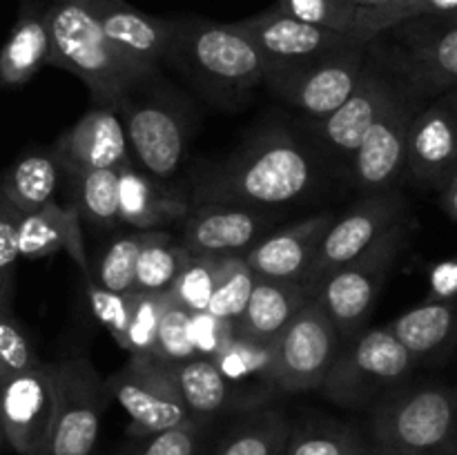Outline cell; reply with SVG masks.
<instances>
[{
  "instance_id": "f5cc1de1",
  "label": "cell",
  "mask_w": 457,
  "mask_h": 455,
  "mask_svg": "<svg viewBox=\"0 0 457 455\" xmlns=\"http://www.w3.org/2000/svg\"><path fill=\"white\" fill-rule=\"evenodd\" d=\"M4 442V431H3V418H0V446H3Z\"/></svg>"
},
{
  "instance_id": "d590c367",
  "label": "cell",
  "mask_w": 457,
  "mask_h": 455,
  "mask_svg": "<svg viewBox=\"0 0 457 455\" xmlns=\"http://www.w3.org/2000/svg\"><path fill=\"white\" fill-rule=\"evenodd\" d=\"M150 232L152 230H132L128 235L114 236L101 252L92 270L96 284L112 290V293H129V290H134L138 254H141Z\"/></svg>"
},
{
  "instance_id": "8fae6325",
  "label": "cell",
  "mask_w": 457,
  "mask_h": 455,
  "mask_svg": "<svg viewBox=\"0 0 457 455\" xmlns=\"http://www.w3.org/2000/svg\"><path fill=\"white\" fill-rule=\"evenodd\" d=\"M112 400L129 415L132 440L179 426L192 418L183 404L165 361L152 355H129V360L105 379Z\"/></svg>"
},
{
  "instance_id": "c3c4849f",
  "label": "cell",
  "mask_w": 457,
  "mask_h": 455,
  "mask_svg": "<svg viewBox=\"0 0 457 455\" xmlns=\"http://www.w3.org/2000/svg\"><path fill=\"white\" fill-rule=\"evenodd\" d=\"M442 205H445L446 214L457 223V174L442 187Z\"/></svg>"
},
{
  "instance_id": "f35d334b",
  "label": "cell",
  "mask_w": 457,
  "mask_h": 455,
  "mask_svg": "<svg viewBox=\"0 0 457 455\" xmlns=\"http://www.w3.org/2000/svg\"><path fill=\"white\" fill-rule=\"evenodd\" d=\"M272 7L308 25L355 36L360 9L348 0H275Z\"/></svg>"
},
{
  "instance_id": "4fadbf2b",
  "label": "cell",
  "mask_w": 457,
  "mask_h": 455,
  "mask_svg": "<svg viewBox=\"0 0 457 455\" xmlns=\"http://www.w3.org/2000/svg\"><path fill=\"white\" fill-rule=\"evenodd\" d=\"M418 112L420 96L400 80L391 101L366 129L355 154L351 156L353 178L364 194L393 190L404 177L406 141Z\"/></svg>"
},
{
  "instance_id": "11a10c76",
  "label": "cell",
  "mask_w": 457,
  "mask_h": 455,
  "mask_svg": "<svg viewBox=\"0 0 457 455\" xmlns=\"http://www.w3.org/2000/svg\"><path fill=\"white\" fill-rule=\"evenodd\" d=\"M455 391H457V388H455Z\"/></svg>"
},
{
  "instance_id": "277c9868",
  "label": "cell",
  "mask_w": 457,
  "mask_h": 455,
  "mask_svg": "<svg viewBox=\"0 0 457 455\" xmlns=\"http://www.w3.org/2000/svg\"><path fill=\"white\" fill-rule=\"evenodd\" d=\"M170 62L186 67L221 96L235 98L266 85L268 61L237 22L172 18Z\"/></svg>"
},
{
  "instance_id": "2e32d148",
  "label": "cell",
  "mask_w": 457,
  "mask_h": 455,
  "mask_svg": "<svg viewBox=\"0 0 457 455\" xmlns=\"http://www.w3.org/2000/svg\"><path fill=\"white\" fill-rule=\"evenodd\" d=\"M237 25L253 38L259 52L266 56L268 71L315 61V58L333 54L360 40L357 36L337 34V31L308 25V22L297 21L275 7L244 18V21H237Z\"/></svg>"
},
{
  "instance_id": "7402d4cb",
  "label": "cell",
  "mask_w": 457,
  "mask_h": 455,
  "mask_svg": "<svg viewBox=\"0 0 457 455\" xmlns=\"http://www.w3.org/2000/svg\"><path fill=\"white\" fill-rule=\"evenodd\" d=\"M333 219L335 214L330 212L312 214L295 226L268 232L244 254V261L257 277L306 281L321 236L328 230Z\"/></svg>"
},
{
  "instance_id": "d6a6232c",
  "label": "cell",
  "mask_w": 457,
  "mask_h": 455,
  "mask_svg": "<svg viewBox=\"0 0 457 455\" xmlns=\"http://www.w3.org/2000/svg\"><path fill=\"white\" fill-rule=\"evenodd\" d=\"M192 254L187 252L181 239H174L168 230H152L138 254L134 290L141 293H168L170 285L186 268Z\"/></svg>"
},
{
  "instance_id": "d6986e66",
  "label": "cell",
  "mask_w": 457,
  "mask_h": 455,
  "mask_svg": "<svg viewBox=\"0 0 457 455\" xmlns=\"http://www.w3.org/2000/svg\"><path fill=\"white\" fill-rule=\"evenodd\" d=\"M270 226L272 219L263 210L196 203L181 219V244L190 254H245Z\"/></svg>"
},
{
  "instance_id": "f6af8a7d",
  "label": "cell",
  "mask_w": 457,
  "mask_h": 455,
  "mask_svg": "<svg viewBox=\"0 0 457 455\" xmlns=\"http://www.w3.org/2000/svg\"><path fill=\"white\" fill-rule=\"evenodd\" d=\"M18 221H21V212L0 194V303L9 308H13L16 272L18 261H21Z\"/></svg>"
},
{
  "instance_id": "f546056e",
  "label": "cell",
  "mask_w": 457,
  "mask_h": 455,
  "mask_svg": "<svg viewBox=\"0 0 457 455\" xmlns=\"http://www.w3.org/2000/svg\"><path fill=\"white\" fill-rule=\"evenodd\" d=\"M290 428L284 410L257 406L221 437L212 455H284Z\"/></svg>"
},
{
  "instance_id": "9c48e42d",
  "label": "cell",
  "mask_w": 457,
  "mask_h": 455,
  "mask_svg": "<svg viewBox=\"0 0 457 455\" xmlns=\"http://www.w3.org/2000/svg\"><path fill=\"white\" fill-rule=\"evenodd\" d=\"M370 58V45L357 43L333 54L268 71L266 85L288 105L320 120L333 114L360 85Z\"/></svg>"
},
{
  "instance_id": "8d00e7d4",
  "label": "cell",
  "mask_w": 457,
  "mask_h": 455,
  "mask_svg": "<svg viewBox=\"0 0 457 455\" xmlns=\"http://www.w3.org/2000/svg\"><path fill=\"white\" fill-rule=\"evenodd\" d=\"M449 13H457V0H404L393 7L360 9L355 36L364 43H370L378 36L388 34L391 29L415 21V18L449 16Z\"/></svg>"
},
{
  "instance_id": "ffe728a7",
  "label": "cell",
  "mask_w": 457,
  "mask_h": 455,
  "mask_svg": "<svg viewBox=\"0 0 457 455\" xmlns=\"http://www.w3.org/2000/svg\"><path fill=\"white\" fill-rule=\"evenodd\" d=\"M397 85H400V79H393V71L386 65L375 61L373 54H370L369 65H366L355 92L333 114L317 120V128H320L324 145L333 154L351 161L357 145L364 138L366 129L373 125L379 112L391 101Z\"/></svg>"
},
{
  "instance_id": "db71d44e",
  "label": "cell",
  "mask_w": 457,
  "mask_h": 455,
  "mask_svg": "<svg viewBox=\"0 0 457 455\" xmlns=\"http://www.w3.org/2000/svg\"><path fill=\"white\" fill-rule=\"evenodd\" d=\"M366 455H375V453H373V451H369V453H366Z\"/></svg>"
},
{
  "instance_id": "4dcf8cb0",
  "label": "cell",
  "mask_w": 457,
  "mask_h": 455,
  "mask_svg": "<svg viewBox=\"0 0 457 455\" xmlns=\"http://www.w3.org/2000/svg\"><path fill=\"white\" fill-rule=\"evenodd\" d=\"M272 361H275V342H253V339L237 337L221 355L214 360L217 368L232 386V391L254 388V395L263 401L266 393L275 391L272 386Z\"/></svg>"
},
{
  "instance_id": "816d5d0a",
  "label": "cell",
  "mask_w": 457,
  "mask_h": 455,
  "mask_svg": "<svg viewBox=\"0 0 457 455\" xmlns=\"http://www.w3.org/2000/svg\"><path fill=\"white\" fill-rule=\"evenodd\" d=\"M445 18V21H451V22H457V13H449V16H440Z\"/></svg>"
},
{
  "instance_id": "7c38bea8",
  "label": "cell",
  "mask_w": 457,
  "mask_h": 455,
  "mask_svg": "<svg viewBox=\"0 0 457 455\" xmlns=\"http://www.w3.org/2000/svg\"><path fill=\"white\" fill-rule=\"evenodd\" d=\"M402 38L391 65L393 76L413 94L442 96L457 87V22L440 16L415 18L391 29Z\"/></svg>"
},
{
  "instance_id": "5bb4252c",
  "label": "cell",
  "mask_w": 457,
  "mask_h": 455,
  "mask_svg": "<svg viewBox=\"0 0 457 455\" xmlns=\"http://www.w3.org/2000/svg\"><path fill=\"white\" fill-rule=\"evenodd\" d=\"M404 214H409V201L397 187L361 194V199L353 203L346 214L335 217L324 232L315 261L306 275V284L315 288L330 272L364 252Z\"/></svg>"
},
{
  "instance_id": "681fc988",
  "label": "cell",
  "mask_w": 457,
  "mask_h": 455,
  "mask_svg": "<svg viewBox=\"0 0 457 455\" xmlns=\"http://www.w3.org/2000/svg\"><path fill=\"white\" fill-rule=\"evenodd\" d=\"M348 3L355 4L357 9H379V7H393V4H400L404 0H348Z\"/></svg>"
},
{
  "instance_id": "6da1fadb",
  "label": "cell",
  "mask_w": 457,
  "mask_h": 455,
  "mask_svg": "<svg viewBox=\"0 0 457 455\" xmlns=\"http://www.w3.org/2000/svg\"><path fill=\"white\" fill-rule=\"evenodd\" d=\"M321 177L320 161L286 128L270 125L205 170L195 181L190 203L241 205L250 210L286 208L306 199Z\"/></svg>"
},
{
  "instance_id": "52a82bcc",
  "label": "cell",
  "mask_w": 457,
  "mask_h": 455,
  "mask_svg": "<svg viewBox=\"0 0 457 455\" xmlns=\"http://www.w3.org/2000/svg\"><path fill=\"white\" fill-rule=\"evenodd\" d=\"M154 87V85H152ZM128 134L129 154L143 172L156 181H168L181 170L190 136V110L170 89H137L119 110Z\"/></svg>"
},
{
  "instance_id": "60d3db41",
  "label": "cell",
  "mask_w": 457,
  "mask_h": 455,
  "mask_svg": "<svg viewBox=\"0 0 457 455\" xmlns=\"http://www.w3.org/2000/svg\"><path fill=\"white\" fill-rule=\"evenodd\" d=\"M253 285L254 272L244 261V254H235L230 259V263H228L226 270H223L221 279H219L205 310L221 317V319L237 321L241 317V312H244L245 303H248Z\"/></svg>"
},
{
  "instance_id": "1f68e13d",
  "label": "cell",
  "mask_w": 457,
  "mask_h": 455,
  "mask_svg": "<svg viewBox=\"0 0 457 455\" xmlns=\"http://www.w3.org/2000/svg\"><path fill=\"white\" fill-rule=\"evenodd\" d=\"M71 183V205L80 221L96 230H110L119 219V172L116 170H83L65 174Z\"/></svg>"
},
{
  "instance_id": "5b68a950",
  "label": "cell",
  "mask_w": 457,
  "mask_h": 455,
  "mask_svg": "<svg viewBox=\"0 0 457 455\" xmlns=\"http://www.w3.org/2000/svg\"><path fill=\"white\" fill-rule=\"evenodd\" d=\"M415 364V357L386 326L361 330L339 348L320 391L344 409H370L400 388Z\"/></svg>"
},
{
  "instance_id": "d4e9b609",
  "label": "cell",
  "mask_w": 457,
  "mask_h": 455,
  "mask_svg": "<svg viewBox=\"0 0 457 455\" xmlns=\"http://www.w3.org/2000/svg\"><path fill=\"white\" fill-rule=\"evenodd\" d=\"M18 250L21 259H43L65 250L80 272H92L83 244V221L74 205H58L56 201L18 221Z\"/></svg>"
},
{
  "instance_id": "74e56055",
  "label": "cell",
  "mask_w": 457,
  "mask_h": 455,
  "mask_svg": "<svg viewBox=\"0 0 457 455\" xmlns=\"http://www.w3.org/2000/svg\"><path fill=\"white\" fill-rule=\"evenodd\" d=\"M165 308H168V294L165 293L129 290V319L123 342L125 352H129V355H150Z\"/></svg>"
},
{
  "instance_id": "484cf974",
  "label": "cell",
  "mask_w": 457,
  "mask_h": 455,
  "mask_svg": "<svg viewBox=\"0 0 457 455\" xmlns=\"http://www.w3.org/2000/svg\"><path fill=\"white\" fill-rule=\"evenodd\" d=\"M47 3L22 0L9 38L0 49V85L21 87L49 62Z\"/></svg>"
},
{
  "instance_id": "ee69618b",
  "label": "cell",
  "mask_w": 457,
  "mask_h": 455,
  "mask_svg": "<svg viewBox=\"0 0 457 455\" xmlns=\"http://www.w3.org/2000/svg\"><path fill=\"white\" fill-rule=\"evenodd\" d=\"M83 279L94 317L114 337V342L123 348L129 319V293H112V290L103 288V285L96 284L92 272H83Z\"/></svg>"
},
{
  "instance_id": "30bf717a",
  "label": "cell",
  "mask_w": 457,
  "mask_h": 455,
  "mask_svg": "<svg viewBox=\"0 0 457 455\" xmlns=\"http://www.w3.org/2000/svg\"><path fill=\"white\" fill-rule=\"evenodd\" d=\"M342 348V335L311 299L275 339L272 386L277 393L320 391Z\"/></svg>"
},
{
  "instance_id": "e575fe53",
  "label": "cell",
  "mask_w": 457,
  "mask_h": 455,
  "mask_svg": "<svg viewBox=\"0 0 457 455\" xmlns=\"http://www.w3.org/2000/svg\"><path fill=\"white\" fill-rule=\"evenodd\" d=\"M232 257L235 254H192L190 261L165 293L170 302L179 303L190 312L205 310Z\"/></svg>"
},
{
  "instance_id": "603a6c76",
  "label": "cell",
  "mask_w": 457,
  "mask_h": 455,
  "mask_svg": "<svg viewBox=\"0 0 457 455\" xmlns=\"http://www.w3.org/2000/svg\"><path fill=\"white\" fill-rule=\"evenodd\" d=\"M311 299H315V288L306 281L266 279L254 275L253 293L237 319V337L275 342Z\"/></svg>"
},
{
  "instance_id": "7a4b0ae2",
  "label": "cell",
  "mask_w": 457,
  "mask_h": 455,
  "mask_svg": "<svg viewBox=\"0 0 457 455\" xmlns=\"http://www.w3.org/2000/svg\"><path fill=\"white\" fill-rule=\"evenodd\" d=\"M49 67H58L83 80L94 105L119 112L137 89L159 76L134 62L103 34L87 0H49Z\"/></svg>"
},
{
  "instance_id": "b9f144b4",
  "label": "cell",
  "mask_w": 457,
  "mask_h": 455,
  "mask_svg": "<svg viewBox=\"0 0 457 455\" xmlns=\"http://www.w3.org/2000/svg\"><path fill=\"white\" fill-rule=\"evenodd\" d=\"M150 355L154 360L165 361V364L195 360L196 352L190 342V310L168 299V308L161 317L156 342Z\"/></svg>"
},
{
  "instance_id": "83f0119b",
  "label": "cell",
  "mask_w": 457,
  "mask_h": 455,
  "mask_svg": "<svg viewBox=\"0 0 457 455\" xmlns=\"http://www.w3.org/2000/svg\"><path fill=\"white\" fill-rule=\"evenodd\" d=\"M61 174L52 150L27 152L0 174V194L21 214L36 212L54 201Z\"/></svg>"
},
{
  "instance_id": "f1b7e54d",
  "label": "cell",
  "mask_w": 457,
  "mask_h": 455,
  "mask_svg": "<svg viewBox=\"0 0 457 455\" xmlns=\"http://www.w3.org/2000/svg\"><path fill=\"white\" fill-rule=\"evenodd\" d=\"M172 382L192 418L210 422L235 404V391L217 368L214 360H195L168 364Z\"/></svg>"
},
{
  "instance_id": "bcb514c9",
  "label": "cell",
  "mask_w": 457,
  "mask_h": 455,
  "mask_svg": "<svg viewBox=\"0 0 457 455\" xmlns=\"http://www.w3.org/2000/svg\"><path fill=\"white\" fill-rule=\"evenodd\" d=\"M235 339L237 321L221 319L208 310L190 312V342L201 360H217Z\"/></svg>"
},
{
  "instance_id": "cb8c5ba5",
  "label": "cell",
  "mask_w": 457,
  "mask_h": 455,
  "mask_svg": "<svg viewBox=\"0 0 457 455\" xmlns=\"http://www.w3.org/2000/svg\"><path fill=\"white\" fill-rule=\"evenodd\" d=\"M119 219L132 230H165L181 221L190 210V199L168 190L147 177L134 163L119 170Z\"/></svg>"
},
{
  "instance_id": "8992f818",
  "label": "cell",
  "mask_w": 457,
  "mask_h": 455,
  "mask_svg": "<svg viewBox=\"0 0 457 455\" xmlns=\"http://www.w3.org/2000/svg\"><path fill=\"white\" fill-rule=\"evenodd\" d=\"M413 228L415 221L411 212L404 214L364 252L315 285V299L342 339L360 333L364 321L370 317L388 275L409 245Z\"/></svg>"
},
{
  "instance_id": "e0dca14e",
  "label": "cell",
  "mask_w": 457,
  "mask_h": 455,
  "mask_svg": "<svg viewBox=\"0 0 457 455\" xmlns=\"http://www.w3.org/2000/svg\"><path fill=\"white\" fill-rule=\"evenodd\" d=\"M406 172L418 186L442 190L457 174V112L451 94L420 107L406 141Z\"/></svg>"
},
{
  "instance_id": "ba28073f",
  "label": "cell",
  "mask_w": 457,
  "mask_h": 455,
  "mask_svg": "<svg viewBox=\"0 0 457 455\" xmlns=\"http://www.w3.org/2000/svg\"><path fill=\"white\" fill-rule=\"evenodd\" d=\"M56 409L38 455H92L110 404L105 379L87 355L52 364Z\"/></svg>"
},
{
  "instance_id": "3957f363",
  "label": "cell",
  "mask_w": 457,
  "mask_h": 455,
  "mask_svg": "<svg viewBox=\"0 0 457 455\" xmlns=\"http://www.w3.org/2000/svg\"><path fill=\"white\" fill-rule=\"evenodd\" d=\"M366 442L375 455H457V391L395 388L370 406Z\"/></svg>"
},
{
  "instance_id": "9a60e30c",
  "label": "cell",
  "mask_w": 457,
  "mask_h": 455,
  "mask_svg": "<svg viewBox=\"0 0 457 455\" xmlns=\"http://www.w3.org/2000/svg\"><path fill=\"white\" fill-rule=\"evenodd\" d=\"M56 409L52 364L38 361L0 386L4 442L18 455H38L49 435Z\"/></svg>"
},
{
  "instance_id": "ab89813d",
  "label": "cell",
  "mask_w": 457,
  "mask_h": 455,
  "mask_svg": "<svg viewBox=\"0 0 457 455\" xmlns=\"http://www.w3.org/2000/svg\"><path fill=\"white\" fill-rule=\"evenodd\" d=\"M208 424L205 419L190 418L168 431L138 437L119 455H199L204 449Z\"/></svg>"
},
{
  "instance_id": "836d02e7",
  "label": "cell",
  "mask_w": 457,
  "mask_h": 455,
  "mask_svg": "<svg viewBox=\"0 0 457 455\" xmlns=\"http://www.w3.org/2000/svg\"><path fill=\"white\" fill-rule=\"evenodd\" d=\"M369 442L339 422H311L290 428L284 455H366Z\"/></svg>"
},
{
  "instance_id": "44dd1931",
  "label": "cell",
  "mask_w": 457,
  "mask_h": 455,
  "mask_svg": "<svg viewBox=\"0 0 457 455\" xmlns=\"http://www.w3.org/2000/svg\"><path fill=\"white\" fill-rule=\"evenodd\" d=\"M103 34L141 67L159 71L172 43V18L150 16L125 0H87Z\"/></svg>"
},
{
  "instance_id": "ac0fdd59",
  "label": "cell",
  "mask_w": 457,
  "mask_h": 455,
  "mask_svg": "<svg viewBox=\"0 0 457 455\" xmlns=\"http://www.w3.org/2000/svg\"><path fill=\"white\" fill-rule=\"evenodd\" d=\"M62 174L83 170H119L134 163L129 154L128 134L119 112L112 107L92 105L52 145Z\"/></svg>"
},
{
  "instance_id": "4316f807",
  "label": "cell",
  "mask_w": 457,
  "mask_h": 455,
  "mask_svg": "<svg viewBox=\"0 0 457 455\" xmlns=\"http://www.w3.org/2000/svg\"><path fill=\"white\" fill-rule=\"evenodd\" d=\"M386 328L404 343L415 361L449 357L457 348V306L453 302H428L402 312Z\"/></svg>"
},
{
  "instance_id": "7bdbcfd3",
  "label": "cell",
  "mask_w": 457,
  "mask_h": 455,
  "mask_svg": "<svg viewBox=\"0 0 457 455\" xmlns=\"http://www.w3.org/2000/svg\"><path fill=\"white\" fill-rule=\"evenodd\" d=\"M38 361L25 328L13 315V308L0 303V386Z\"/></svg>"
},
{
  "instance_id": "f907efd6",
  "label": "cell",
  "mask_w": 457,
  "mask_h": 455,
  "mask_svg": "<svg viewBox=\"0 0 457 455\" xmlns=\"http://www.w3.org/2000/svg\"><path fill=\"white\" fill-rule=\"evenodd\" d=\"M451 98H453V105H455V112H457V87L455 89H451Z\"/></svg>"
},
{
  "instance_id": "7dc6e473",
  "label": "cell",
  "mask_w": 457,
  "mask_h": 455,
  "mask_svg": "<svg viewBox=\"0 0 457 455\" xmlns=\"http://www.w3.org/2000/svg\"><path fill=\"white\" fill-rule=\"evenodd\" d=\"M428 302H453L457 306V254L442 259L428 272Z\"/></svg>"
}]
</instances>
